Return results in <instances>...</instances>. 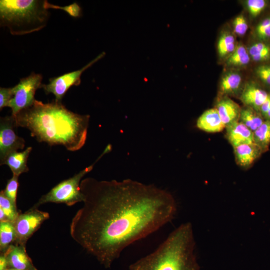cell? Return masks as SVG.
I'll use <instances>...</instances> for the list:
<instances>
[{"mask_svg":"<svg viewBox=\"0 0 270 270\" xmlns=\"http://www.w3.org/2000/svg\"><path fill=\"white\" fill-rule=\"evenodd\" d=\"M8 264L6 256L4 254H0V270H7Z\"/></svg>","mask_w":270,"mask_h":270,"instance_id":"obj_33","label":"cell"},{"mask_svg":"<svg viewBox=\"0 0 270 270\" xmlns=\"http://www.w3.org/2000/svg\"></svg>","mask_w":270,"mask_h":270,"instance_id":"obj_35","label":"cell"},{"mask_svg":"<svg viewBox=\"0 0 270 270\" xmlns=\"http://www.w3.org/2000/svg\"><path fill=\"white\" fill-rule=\"evenodd\" d=\"M256 40L270 42V15L261 20L254 30Z\"/></svg>","mask_w":270,"mask_h":270,"instance_id":"obj_25","label":"cell"},{"mask_svg":"<svg viewBox=\"0 0 270 270\" xmlns=\"http://www.w3.org/2000/svg\"><path fill=\"white\" fill-rule=\"evenodd\" d=\"M194 248L192 224H182L154 251L130 264L129 270H200Z\"/></svg>","mask_w":270,"mask_h":270,"instance_id":"obj_3","label":"cell"},{"mask_svg":"<svg viewBox=\"0 0 270 270\" xmlns=\"http://www.w3.org/2000/svg\"><path fill=\"white\" fill-rule=\"evenodd\" d=\"M250 60L248 48L242 43H238L233 52L224 60L226 66L232 68H244Z\"/></svg>","mask_w":270,"mask_h":270,"instance_id":"obj_19","label":"cell"},{"mask_svg":"<svg viewBox=\"0 0 270 270\" xmlns=\"http://www.w3.org/2000/svg\"><path fill=\"white\" fill-rule=\"evenodd\" d=\"M215 108L226 126L239 120L241 108L229 97L219 98Z\"/></svg>","mask_w":270,"mask_h":270,"instance_id":"obj_14","label":"cell"},{"mask_svg":"<svg viewBox=\"0 0 270 270\" xmlns=\"http://www.w3.org/2000/svg\"><path fill=\"white\" fill-rule=\"evenodd\" d=\"M0 208L4 211L7 221L14 223L20 212L17 210L16 206L5 196L3 190L0 192Z\"/></svg>","mask_w":270,"mask_h":270,"instance_id":"obj_24","label":"cell"},{"mask_svg":"<svg viewBox=\"0 0 270 270\" xmlns=\"http://www.w3.org/2000/svg\"><path fill=\"white\" fill-rule=\"evenodd\" d=\"M13 98L12 88H0V110L8 107L9 104Z\"/></svg>","mask_w":270,"mask_h":270,"instance_id":"obj_31","label":"cell"},{"mask_svg":"<svg viewBox=\"0 0 270 270\" xmlns=\"http://www.w3.org/2000/svg\"><path fill=\"white\" fill-rule=\"evenodd\" d=\"M260 112L265 120H270V92L267 99L262 105Z\"/></svg>","mask_w":270,"mask_h":270,"instance_id":"obj_32","label":"cell"},{"mask_svg":"<svg viewBox=\"0 0 270 270\" xmlns=\"http://www.w3.org/2000/svg\"><path fill=\"white\" fill-rule=\"evenodd\" d=\"M42 74L32 72L28 76L21 78L16 85L12 87L13 98L8 105L12 109L11 115L14 116L22 110L33 104L36 100V92L42 84Z\"/></svg>","mask_w":270,"mask_h":270,"instance_id":"obj_6","label":"cell"},{"mask_svg":"<svg viewBox=\"0 0 270 270\" xmlns=\"http://www.w3.org/2000/svg\"><path fill=\"white\" fill-rule=\"evenodd\" d=\"M239 120L254 132L265 120L260 112L244 106L241 108Z\"/></svg>","mask_w":270,"mask_h":270,"instance_id":"obj_21","label":"cell"},{"mask_svg":"<svg viewBox=\"0 0 270 270\" xmlns=\"http://www.w3.org/2000/svg\"><path fill=\"white\" fill-rule=\"evenodd\" d=\"M196 126L203 131L212 133L222 132L226 127L216 108L204 111L197 120Z\"/></svg>","mask_w":270,"mask_h":270,"instance_id":"obj_15","label":"cell"},{"mask_svg":"<svg viewBox=\"0 0 270 270\" xmlns=\"http://www.w3.org/2000/svg\"><path fill=\"white\" fill-rule=\"evenodd\" d=\"M16 126L11 115L0 119V164H2L10 154L22 150L25 146L24 139L15 133Z\"/></svg>","mask_w":270,"mask_h":270,"instance_id":"obj_9","label":"cell"},{"mask_svg":"<svg viewBox=\"0 0 270 270\" xmlns=\"http://www.w3.org/2000/svg\"><path fill=\"white\" fill-rule=\"evenodd\" d=\"M254 72L258 80L270 87V62L258 64L255 68Z\"/></svg>","mask_w":270,"mask_h":270,"instance_id":"obj_29","label":"cell"},{"mask_svg":"<svg viewBox=\"0 0 270 270\" xmlns=\"http://www.w3.org/2000/svg\"><path fill=\"white\" fill-rule=\"evenodd\" d=\"M16 232L14 224L10 222H0V250L4 253L12 244H15Z\"/></svg>","mask_w":270,"mask_h":270,"instance_id":"obj_22","label":"cell"},{"mask_svg":"<svg viewBox=\"0 0 270 270\" xmlns=\"http://www.w3.org/2000/svg\"><path fill=\"white\" fill-rule=\"evenodd\" d=\"M45 0H0V24L10 34L20 36L38 32L46 25L50 12Z\"/></svg>","mask_w":270,"mask_h":270,"instance_id":"obj_4","label":"cell"},{"mask_svg":"<svg viewBox=\"0 0 270 270\" xmlns=\"http://www.w3.org/2000/svg\"><path fill=\"white\" fill-rule=\"evenodd\" d=\"M242 78L241 74L236 70H230L225 72L220 82L218 96L220 98L236 96L243 88Z\"/></svg>","mask_w":270,"mask_h":270,"instance_id":"obj_12","label":"cell"},{"mask_svg":"<svg viewBox=\"0 0 270 270\" xmlns=\"http://www.w3.org/2000/svg\"><path fill=\"white\" fill-rule=\"evenodd\" d=\"M105 54L106 53L102 52L80 70L50 78L48 84H42L40 88H42L46 94H52L54 96L55 101L61 102L64 96L71 86H78L80 84L82 74L102 58Z\"/></svg>","mask_w":270,"mask_h":270,"instance_id":"obj_7","label":"cell"},{"mask_svg":"<svg viewBox=\"0 0 270 270\" xmlns=\"http://www.w3.org/2000/svg\"><path fill=\"white\" fill-rule=\"evenodd\" d=\"M18 176L13 175L12 178L8 180L5 189L2 190L5 196L15 206H16V200L18 187Z\"/></svg>","mask_w":270,"mask_h":270,"instance_id":"obj_28","label":"cell"},{"mask_svg":"<svg viewBox=\"0 0 270 270\" xmlns=\"http://www.w3.org/2000/svg\"><path fill=\"white\" fill-rule=\"evenodd\" d=\"M270 94L264 88L254 82L246 83L242 90L240 98L244 106L254 108L260 112L262 105Z\"/></svg>","mask_w":270,"mask_h":270,"instance_id":"obj_10","label":"cell"},{"mask_svg":"<svg viewBox=\"0 0 270 270\" xmlns=\"http://www.w3.org/2000/svg\"><path fill=\"white\" fill-rule=\"evenodd\" d=\"M248 50L252 61L259 64L270 62V42L256 40Z\"/></svg>","mask_w":270,"mask_h":270,"instance_id":"obj_18","label":"cell"},{"mask_svg":"<svg viewBox=\"0 0 270 270\" xmlns=\"http://www.w3.org/2000/svg\"><path fill=\"white\" fill-rule=\"evenodd\" d=\"M233 148L236 162L242 168L250 166L262 154L254 143L242 144Z\"/></svg>","mask_w":270,"mask_h":270,"instance_id":"obj_16","label":"cell"},{"mask_svg":"<svg viewBox=\"0 0 270 270\" xmlns=\"http://www.w3.org/2000/svg\"><path fill=\"white\" fill-rule=\"evenodd\" d=\"M227 140L233 148L254 142V133L239 120L226 127Z\"/></svg>","mask_w":270,"mask_h":270,"instance_id":"obj_13","label":"cell"},{"mask_svg":"<svg viewBox=\"0 0 270 270\" xmlns=\"http://www.w3.org/2000/svg\"><path fill=\"white\" fill-rule=\"evenodd\" d=\"M7 270H17V269H15V268H8V269Z\"/></svg>","mask_w":270,"mask_h":270,"instance_id":"obj_34","label":"cell"},{"mask_svg":"<svg viewBox=\"0 0 270 270\" xmlns=\"http://www.w3.org/2000/svg\"><path fill=\"white\" fill-rule=\"evenodd\" d=\"M269 1L266 0H247L246 6L252 18L260 15L268 6Z\"/></svg>","mask_w":270,"mask_h":270,"instance_id":"obj_26","label":"cell"},{"mask_svg":"<svg viewBox=\"0 0 270 270\" xmlns=\"http://www.w3.org/2000/svg\"><path fill=\"white\" fill-rule=\"evenodd\" d=\"M234 34L230 31H224L220 35L217 43L218 57L225 60L234 50L236 46Z\"/></svg>","mask_w":270,"mask_h":270,"instance_id":"obj_20","label":"cell"},{"mask_svg":"<svg viewBox=\"0 0 270 270\" xmlns=\"http://www.w3.org/2000/svg\"><path fill=\"white\" fill-rule=\"evenodd\" d=\"M49 217L48 212L34 207L24 213H19L13 223L16 234L15 244L26 248L28 238Z\"/></svg>","mask_w":270,"mask_h":270,"instance_id":"obj_8","label":"cell"},{"mask_svg":"<svg viewBox=\"0 0 270 270\" xmlns=\"http://www.w3.org/2000/svg\"><path fill=\"white\" fill-rule=\"evenodd\" d=\"M94 164L58 184L48 193L42 196L34 207L37 208L40 205L48 202L62 203L72 206L78 202H82L84 196L80 190V184L83 177L92 170Z\"/></svg>","mask_w":270,"mask_h":270,"instance_id":"obj_5","label":"cell"},{"mask_svg":"<svg viewBox=\"0 0 270 270\" xmlns=\"http://www.w3.org/2000/svg\"><path fill=\"white\" fill-rule=\"evenodd\" d=\"M6 258L8 268L20 270H36L26 248L18 244H12L4 253Z\"/></svg>","mask_w":270,"mask_h":270,"instance_id":"obj_11","label":"cell"},{"mask_svg":"<svg viewBox=\"0 0 270 270\" xmlns=\"http://www.w3.org/2000/svg\"><path fill=\"white\" fill-rule=\"evenodd\" d=\"M253 133L254 142L262 153L267 151L270 144V120H265Z\"/></svg>","mask_w":270,"mask_h":270,"instance_id":"obj_23","label":"cell"},{"mask_svg":"<svg viewBox=\"0 0 270 270\" xmlns=\"http://www.w3.org/2000/svg\"><path fill=\"white\" fill-rule=\"evenodd\" d=\"M44 8L46 10L49 8L62 10L68 13L70 16L74 18H79L82 15V10L80 6L76 2H74L68 6H61L49 3L45 0L44 4Z\"/></svg>","mask_w":270,"mask_h":270,"instance_id":"obj_27","label":"cell"},{"mask_svg":"<svg viewBox=\"0 0 270 270\" xmlns=\"http://www.w3.org/2000/svg\"><path fill=\"white\" fill-rule=\"evenodd\" d=\"M83 205L70 225L72 239L106 268L122 250L170 222L176 204L168 192L130 179L82 180Z\"/></svg>","mask_w":270,"mask_h":270,"instance_id":"obj_1","label":"cell"},{"mask_svg":"<svg viewBox=\"0 0 270 270\" xmlns=\"http://www.w3.org/2000/svg\"><path fill=\"white\" fill-rule=\"evenodd\" d=\"M233 30L234 34L238 36H244L248 28L246 17L243 14L237 16L233 20Z\"/></svg>","mask_w":270,"mask_h":270,"instance_id":"obj_30","label":"cell"},{"mask_svg":"<svg viewBox=\"0 0 270 270\" xmlns=\"http://www.w3.org/2000/svg\"><path fill=\"white\" fill-rule=\"evenodd\" d=\"M32 150L31 146L28 147L20 152H16L8 154L2 164H6L10 168L13 175L19 176L28 171L27 160Z\"/></svg>","mask_w":270,"mask_h":270,"instance_id":"obj_17","label":"cell"},{"mask_svg":"<svg viewBox=\"0 0 270 270\" xmlns=\"http://www.w3.org/2000/svg\"><path fill=\"white\" fill-rule=\"evenodd\" d=\"M12 116L16 126L27 128L39 142L62 145L71 152L80 150L86 143L90 115L74 113L61 102L36 100Z\"/></svg>","mask_w":270,"mask_h":270,"instance_id":"obj_2","label":"cell"}]
</instances>
